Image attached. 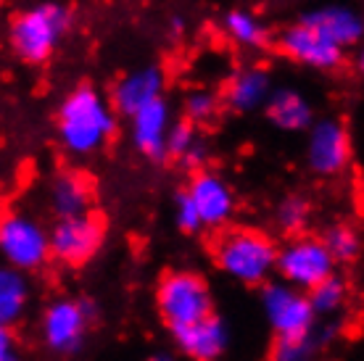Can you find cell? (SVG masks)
Returning <instances> with one entry per match:
<instances>
[{
  "label": "cell",
  "mask_w": 364,
  "mask_h": 361,
  "mask_svg": "<svg viewBox=\"0 0 364 361\" xmlns=\"http://www.w3.org/2000/svg\"><path fill=\"white\" fill-rule=\"evenodd\" d=\"M117 135V111L92 85H77L55 111L58 145L74 158L100 153Z\"/></svg>",
  "instance_id": "obj_1"
},
{
  "label": "cell",
  "mask_w": 364,
  "mask_h": 361,
  "mask_svg": "<svg viewBox=\"0 0 364 361\" xmlns=\"http://www.w3.org/2000/svg\"><path fill=\"white\" fill-rule=\"evenodd\" d=\"M277 243L256 227H230L214 243L217 269L248 288H264L277 271Z\"/></svg>",
  "instance_id": "obj_2"
},
{
  "label": "cell",
  "mask_w": 364,
  "mask_h": 361,
  "mask_svg": "<svg viewBox=\"0 0 364 361\" xmlns=\"http://www.w3.org/2000/svg\"><path fill=\"white\" fill-rule=\"evenodd\" d=\"M72 29V11L64 3H40L14 14L9 21V48L21 63L40 66L50 61Z\"/></svg>",
  "instance_id": "obj_3"
},
{
  "label": "cell",
  "mask_w": 364,
  "mask_h": 361,
  "mask_svg": "<svg viewBox=\"0 0 364 361\" xmlns=\"http://www.w3.org/2000/svg\"><path fill=\"white\" fill-rule=\"evenodd\" d=\"M156 308L169 327V333L198 325L203 319L214 316L209 282L200 274L188 269L166 271L156 285Z\"/></svg>",
  "instance_id": "obj_4"
},
{
  "label": "cell",
  "mask_w": 364,
  "mask_h": 361,
  "mask_svg": "<svg viewBox=\"0 0 364 361\" xmlns=\"http://www.w3.org/2000/svg\"><path fill=\"white\" fill-rule=\"evenodd\" d=\"M262 311L277 340L309 338L317 330V311L311 306L309 293L282 280L267 282L262 288Z\"/></svg>",
  "instance_id": "obj_5"
},
{
  "label": "cell",
  "mask_w": 364,
  "mask_h": 361,
  "mask_svg": "<svg viewBox=\"0 0 364 361\" xmlns=\"http://www.w3.org/2000/svg\"><path fill=\"white\" fill-rule=\"evenodd\" d=\"M336 259L330 256L322 237L296 235L285 245H280L277 274H280L282 282H288V285L304 290V293H311L322 282L336 277Z\"/></svg>",
  "instance_id": "obj_6"
},
{
  "label": "cell",
  "mask_w": 364,
  "mask_h": 361,
  "mask_svg": "<svg viewBox=\"0 0 364 361\" xmlns=\"http://www.w3.org/2000/svg\"><path fill=\"white\" fill-rule=\"evenodd\" d=\"M95 306L87 298H55L40 316V340L55 356H74L85 345Z\"/></svg>",
  "instance_id": "obj_7"
},
{
  "label": "cell",
  "mask_w": 364,
  "mask_h": 361,
  "mask_svg": "<svg viewBox=\"0 0 364 361\" xmlns=\"http://www.w3.org/2000/svg\"><path fill=\"white\" fill-rule=\"evenodd\" d=\"M0 253L11 269H18L24 274L43 269L53 259L50 230L21 211H9L0 222Z\"/></svg>",
  "instance_id": "obj_8"
},
{
  "label": "cell",
  "mask_w": 364,
  "mask_h": 361,
  "mask_svg": "<svg viewBox=\"0 0 364 361\" xmlns=\"http://www.w3.org/2000/svg\"><path fill=\"white\" fill-rule=\"evenodd\" d=\"M277 50L285 58H291L299 66L314 69V72H336L338 66L346 61V50L336 45L330 37H325L319 29L296 21L291 27H285L277 35Z\"/></svg>",
  "instance_id": "obj_9"
},
{
  "label": "cell",
  "mask_w": 364,
  "mask_h": 361,
  "mask_svg": "<svg viewBox=\"0 0 364 361\" xmlns=\"http://www.w3.org/2000/svg\"><path fill=\"white\" fill-rule=\"evenodd\" d=\"M351 161V137L336 117L317 119L306 135V166L319 177H336Z\"/></svg>",
  "instance_id": "obj_10"
},
{
  "label": "cell",
  "mask_w": 364,
  "mask_h": 361,
  "mask_svg": "<svg viewBox=\"0 0 364 361\" xmlns=\"http://www.w3.org/2000/svg\"><path fill=\"white\" fill-rule=\"evenodd\" d=\"M103 225L98 217L85 214L74 219H55L50 227V251L55 262L66 266H82L100 251L103 245Z\"/></svg>",
  "instance_id": "obj_11"
},
{
  "label": "cell",
  "mask_w": 364,
  "mask_h": 361,
  "mask_svg": "<svg viewBox=\"0 0 364 361\" xmlns=\"http://www.w3.org/2000/svg\"><path fill=\"white\" fill-rule=\"evenodd\" d=\"M185 190L191 193L206 230H228L230 219L235 214V193L225 177L203 169L193 174Z\"/></svg>",
  "instance_id": "obj_12"
},
{
  "label": "cell",
  "mask_w": 364,
  "mask_h": 361,
  "mask_svg": "<svg viewBox=\"0 0 364 361\" xmlns=\"http://www.w3.org/2000/svg\"><path fill=\"white\" fill-rule=\"evenodd\" d=\"M164 87H166V77L161 66H143V69H135V72L124 74L114 82L111 87V106L119 117L132 119L135 114L156 103V100L164 98Z\"/></svg>",
  "instance_id": "obj_13"
},
{
  "label": "cell",
  "mask_w": 364,
  "mask_h": 361,
  "mask_svg": "<svg viewBox=\"0 0 364 361\" xmlns=\"http://www.w3.org/2000/svg\"><path fill=\"white\" fill-rule=\"evenodd\" d=\"M304 24L319 29L343 50L364 45V14L348 3H325L301 16Z\"/></svg>",
  "instance_id": "obj_14"
},
{
  "label": "cell",
  "mask_w": 364,
  "mask_h": 361,
  "mask_svg": "<svg viewBox=\"0 0 364 361\" xmlns=\"http://www.w3.org/2000/svg\"><path fill=\"white\" fill-rule=\"evenodd\" d=\"M172 124V109H169L166 98L156 100L129 119L132 145L148 161H164V158H169L166 156V137H169Z\"/></svg>",
  "instance_id": "obj_15"
},
{
  "label": "cell",
  "mask_w": 364,
  "mask_h": 361,
  "mask_svg": "<svg viewBox=\"0 0 364 361\" xmlns=\"http://www.w3.org/2000/svg\"><path fill=\"white\" fill-rule=\"evenodd\" d=\"M272 92V74L267 72L264 66H243L225 85L222 100L235 114H251V111L267 109Z\"/></svg>",
  "instance_id": "obj_16"
},
{
  "label": "cell",
  "mask_w": 364,
  "mask_h": 361,
  "mask_svg": "<svg viewBox=\"0 0 364 361\" xmlns=\"http://www.w3.org/2000/svg\"><path fill=\"white\" fill-rule=\"evenodd\" d=\"M172 338L177 348L193 361H219L230 343L228 327L217 314L198 322V325L177 330V333H172Z\"/></svg>",
  "instance_id": "obj_17"
},
{
  "label": "cell",
  "mask_w": 364,
  "mask_h": 361,
  "mask_svg": "<svg viewBox=\"0 0 364 361\" xmlns=\"http://www.w3.org/2000/svg\"><path fill=\"white\" fill-rule=\"evenodd\" d=\"M48 200L55 219H74L90 214L92 206V185L80 172H58L50 180Z\"/></svg>",
  "instance_id": "obj_18"
},
{
  "label": "cell",
  "mask_w": 364,
  "mask_h": 361,
  "mask_svg": "<svg viewBox=\"0 0 364 361\" xmlns=\"http://www.w3.org/2000/svg\"><path fill=\"white\" fill-rule=\"evenodd\" d=\"M264 117L282 132H309V126L317 122L311 103L293 87H277L272 92Z\"/></svg>",
  "instance_id": "obj_19"
},
{
  "label": "cell",
  "mask_w": 364,
  "mask_h": 361,
  "mask_svg": "<svg viewBox=\"0 0 364 361\" xmlns=\"http://www.w3.org/2000/svg\"><path fill=\"white\" fill-rule=\"evenodd\" d=\"M222 29L225 35L240 48H254V50H264L272 43V32L254 11L248 9H230L222 16Z\"/></svg>",
  "instance_id": "obj_20"
},
{
  "label": "cell",
  "mask_w": 364,
  "mask_h": 361,
  "mask_svg": "<svg viewBox=\"0 0 364 361\" xmlns=\"http://www.w3.org/2000/svg\"><path fill=\"white\" fill-rule=\"evenodd\" d=\"M29 303V282L27 274L18 269H6L0 271V327L16 325L24 308Z\"/></svg>",
  "instance_id": "obj_21"
},
{
  "label": "cell",
  "mask_w": 364,
  "mask_h": 361,
  "mask_svg": "<svg viewBox=\"0 0 364 361\" xmlns=\"http://www.w3.org/2000/svg\"><path fill=\"white\" fill-rule=\"evenodd\" d=\"M309 217H311V206L309 200L304 198V195H285V198L277 203L274 208V222L280 227L285 235H304V230L309 225Z\"/></svg>",
  "instance_id": "obj_22"
},
{
  "label": "cell",
  "mask_w": 364,
  "mask_h": 361,
  "mask_svg": "<svg viewBox=\"0 0 364 361\" xmlns=\"http://www.w3.org/2000/svg\"><path fill=\"white\" fill-rule=\"evenodd\" d=\"M322 243L328 245L336 264L354 262L356 256L362 253V237L351 225H330L325 230V235H322Z\"/></svg>",
  "instance_id": "obj_23"
},
{
  "label": "cell",
  "mask_w": 364,
  "mask_h": 361,
  "mask_svg": "<svg viewBox=\"0 0 364 361\" xmlns=\"http://www.w3.org/2000/svg\"><path fill=\"white\" fill-rule=\"evenodd\" d=\"M346 298H348V288L341 277H330L328 282H322L319 288H314L309 293V301L311 306H314V311H317V316L338 314L343 308V303H346Z\"/></svg>",
  "instance_id": "obj_24"
},
{
  "label": "cell",
  "mask_w": 364,
  "mask_h": 361,
  "mask_svg": "<svg viewBox=\"0 0 364 361\" xmlns=\"http://www.w3.org/2000/svg\"><path fill=\"white\" fill-rule=\"evenodd\" d=\"M182 111H185V119L191 124H206V122H211V119L217 117L219 98L211 90H191L185 95Z\"/></svg>",
  "instance_id": "obj_25"
},
{
  "label": "cell",
  "mask_w": 364,
  "mask_h": 361,
  "mask_svg": "<svg viewBox=\"0 0 364 361\" xmlns=\"http://www.w3.org/2000/svg\"><path fill=\"white\" fill-rule=\"evenodd\" d=\"M198 140L200 137H198V132H196V124H191L188 119H180V122H174L172 129H169V137H166V156L182 161L185 156L191 153V148L198 143Z\"/></svg>",
  "instance_id": "obj_26"
},
{
  "label": "cell",
  "mask_w": 364,
  "mask_h": 361,
  "mask_svg": "<svg viewBox=\"0 0 364 361\" xmlns=\"http://www.w3.org/2000/svg\"><path fill=\"white\" fill-rule=\"evenodd\" d=\"M174 222H177V227H180L185 235H193V232H198L200 227H203L198 208H196L188 190H180L174 195Z\"/></svg>",
  "instance_id": "obj_27"
},
{
  "label": "cell",
  "mask_w": 364,
  "mask_h": 361,
  "mask_svg": "<svg viewBox=\"0 0 364 361\" xmlns=\"http://www.w3.org/2000/svg\"><path fill=\"white\" fill-rule=\"evenodd\" d=\"M206 161H209V145H206V140H198L191 148V153L182 158V166H188L196 174V172H203V163Z\"/></svg>",
  "instance_id": "obj_28"
},
{
  "label": "cell",
  "mask_w": 364,
  "mask_h": 361,
  "mask_svg": "<svg viewBox=\"0 0 364 361\" xmlns=\"http://www.w3.org/2000/svg\"><path fill=\"white\" fill-rule=\"evenodd\" d=\"M0 361H24L21 353L16 351V343H14V335L9 327L0 330Z\"/></svg>",
  "instance_id": "obj_29"
},
{
  "label": "cell",
  "mask_w": 364,
  "mask_h": 361,
  "mask_svg": "<svg viewBox=\"0 0 364 361\" xmlns=\"http://www.w3.org/2000/svg\"><path fill=\"white\" fill-rule=\"evenodd\" d=\"M354 69H356V74L364 80V45H359L356 48V53H354Z\"/></svg>",
  "instance_id": "obj_30"
},
{
  "label": "cell",
  "mask_w": 364,
  "mask_h": 361,
  "mask_svg": "<svg viewBox=\"0 0 364 361\" xmlns=\"http://www.w3.org/2000/svg\"><path fill=\"white\" fill-rule=\"evenodd\" d=\"M169 27H172V32H182V29H185V18H182V16H172Z\"/></svg>",
  "instance_id": "obj_31"
},
{
  "label": "cell",
  "mask_w": 364,
  "mask_h": 361,
  "mask_svg": "<svg viewBox=\"0 0 364 361\" xmlns=\"http://www.w3.org/2000/svg\"><path fill=\"white\" fill-rule=\"evenodd\" d=\"M148 361H172V359H166V356H151Z\"/></svg>",
  "instance_id": "obj_32"
}]
</instances>
